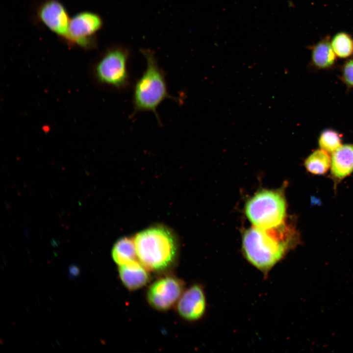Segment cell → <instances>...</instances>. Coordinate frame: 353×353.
<instances>
[{
  "instance_id": "cell-2",
  "label": "cell",
  "mask_w": 353,
  "mask_h": 353,
  "mask_svg": "<svg viewBox=\"0 0 353 353\" xmlns=\"http://www.w3.org/2000/svg\"><path fill=\"white\" fill-rule=\"evenodd\" d=\"M140 52L146 60V66L141 76L133 84V108L130 118L140 112H151L161 125L157 107L166 99L180 101L169 93L165 73L154 52L149 49H142Z\"/></svg>"
},
{
  "instance_id": "cell-17",
  "label": "cell",
  "mask_w": 353,
  "mask_h": 353,
  "mask_svg": "<svg viewBox=\"0 0 353 353\" xmlns=\"http://www.w3.org/2000/svg\"><path fill=\"white\" fill-rule=\"evenodd\" d=\"M341 78L348 87H353V59L349 60L343 65Z\"/></svg>"
},
{
  "instance_id": "cell-14",
  "label": "cell",
  "mask_w": 353,
  "mask_h": 353,
  "mask_svg": "<svg viewBox=\"0 0 353 353\" xmlns=\"http://www.w3.org/2000/svg\"><path fill=\"white\" fill-rule=\"evenodd\" d=\"M304 165L306 171L315 175L326 173L331 165V157L322 149L315 150L305 159Z\"/></svg>"
},
{
  "instance_id": "cell-10",
  "label": "cell",
  "mask_w": 353,
  "mask_h": 353,
  "mask_svg": "<svg viewBox=\"0 0 353 353\" xmlns=\"http://www.w3.org/2000/svg\"><path fill=\"white\" fill-rule=\"evenodd\" d=\"M330 178L334 189L344 178L353 173V143L341 145L332 153Z\"/></svg>"
},
{
  "instance_id": "cell-6",
  "label": "cell",
  "mask_w": 353,
  "mask_h": 353,
  "mask_svg": "<svg viewBox=\"0 0 353 353\" xmlns=\"http://www.w3.org/2000/svg\"><path fill=\"white\" fill-rule=\"evenodd\" d=\"M102 25L101 18L91 12H81L70 19L65 37L71 43L87 48L93 45V36Z\"/></svg>"
},
{
  "instance_id": "cell-15",
  "label": "cell",
  "mask_w": 353,
  "mask_h": 353,
  "mask_svg": "<svg viewBox=\"0 0 353 353\" xmlns=\"http://www.w3.org/2000/svg\"><path fill=\"white\" fill-rule=\"evenodd\" d=\"M330 42L334 52L339 57L347 58L353 53V39L349 34L339 32L334 36Z\"/></svg>"
},
{
  "instance_id": "cell-4",
  "label": "cell",
  "mask_w": 353,
  "mask_h": 353,
  "mask_svg": "<svg viewBox=\"0 0 353 353\" xmlns=\"http://www.w3.org/2000/svg\"><path fill=\"white\" fill-rule=\"evenodd\" d=\"M131 54L129 48L123 45L108 48L95 68L98 81L117 91L128 90L132 84L129 70Z\"/></svg>"
},
{
  "instance_id": "cell-12",
  "label": "cell",
  "mask_w": 353,
  "mask_h": 353,
  "mask_svg": "<svg viewBox=\"0 0 353 353\" xmlns=\"http://www.w3.org/2000/svg\"><path fill=\"white\" fill-rule=\"evenodd\" d=\"M336 55L328 37L320 40L311 49V62L319 69L332 67L336 62Z\"/></svg>"
},
{
  "instance_id": "cell-16",
  "label": "cell",
  "mask_w": 353,
  "mask_h": 353,
  "mask_svg": "<svg viewBox=\"0 0 353 353\" xmlns=\"http://www.w3.org/2000/svg\"><path fill=\"white\" fill-rule=\"evenodd\" d=\"M342 134L332 129L324 130L318 138L321 149L328 153H332L342 145Z\"/></svg>"
},
{
  "instance_id": "cell-3",
  "label": "cell",
  "mask_w": 353,
  "mask_h": 353,
  "mask_svg": "<svg viewBox=\"0 0 353 353\" xmlns=\"http://www.w3.org/2000/svg\"><path fill=\"white\" fill-rule=\"evenodd\" d=\"M138 259L148 270L161 271L171 267L177 255L174 233L161 226L147 228L134 237Z\"/></svg>"
},
{
  "instance_id": "cell-8",
  "label": "cell",
  "mask_w": 353,
  "mask_h": 353,
  "mask_svg": "<svg viewBox=\"0 0 353 353\" xmlns=\"http://www.w3.org/2000/svg\"><path fill=\"white\" fill-rule=\"evenodd\" d=\"M37 14L45 26L55 34L65 38L70 19L59 0H46L40 5Z\"/></svg>"
},
{
  "instance_id": "cell-13",
  "label": "cell",
  "mask_w": 353,
  "mask_h": 353,
  "mask_svg": "<svg viewBox=\"0 0 353 353\" xmlns=\"http://www.w3.org/2000/svg\"><path fill=\"white\" fill-rule=\"evenodd\" d=\"M111 255L118 266L138 259L134 238L124 237L118 240L112 248Z\"/></svg>"
},
{
  "instance_id": "cell-5",
  "label": "cell",
  "mask_w": 353,
  "mask_h": 353,
  "mask_svg": "<svg viewBox=\"0 0 353 353\" xmlns=\"http://www.w3.org/2000/svg\"><path fill=\"white\" fill-rule=\"evenodd\" d=\"M245 213L254 227L263 228L275 227L285 222L286 201L280 192L263 190L248 200Z\"/></svg>"
},
{
  "instance_id": "cell-1",
  "label": "cell",
  "mask_w": 353,
  "mask_h": 353,
  "mask_svg": "<svg viewBox=\"0 0 353 353\" xmlns=\"http://www.w3.org/2000/svg\"><path fill=\"white\" fill-rule=\"evenodd\" d=\"M298 240L297 231L285 222L271 228L254 227L244 233L242 251L247 261L266 276Z\"/></svg>"
},
{
  "instance_id": "cell-7",
  "label": "cell",
  "mask_w": 353,
  "mask_h": 353,
  "mask_svg": "<svg viewBox=\"0 0 353 353\" xmlns=\"http://www.w3.org/2000/svg\"><path fill=\"white\" fill-rule=\"evenodd\" d=\"M183 290L184 284L181 280L174 277H165L156 280L150 286L147 299L154 308L166 310L178 302Z\"/></svg>"
},
{
  "instance_id": "cell-11",
  "label": "cell",
  "mask_w": 353,
  "mask_h": 353,
  "mask_svg": "<svg viewBox=\"0 0 353 353\" xmlns=\"http://www.w3.org/2000/svg\"><path fill=\"white\" fill-rule=\"evenodd\" d=\"M118 272L123 284L130 290L144 286L150 279L148 270L138 259L119 266Z\"/></svg>"
},
{
  "instance_id": "cell-9",
  "label": "cell",
  "mask_w": 353,
  "mask_h": 353,
  "mask_svg": "<svg viewBox=\"0 0 353 353\" xmlns=\"http://www.w3.org/2000/svg\"><path fill=\"white\" fill-rule=\"evenodd\" d=\"M206 302L202 287L199 284L193 285L183 291L177 302V311L185 320L195 321L205 314Z\"/></svg>"
}]
</instances>
